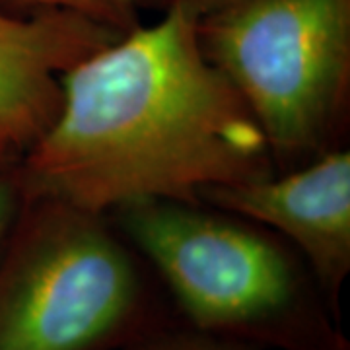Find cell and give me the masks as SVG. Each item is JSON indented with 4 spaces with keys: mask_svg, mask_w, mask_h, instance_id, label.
Instances as JSON below:
<instances>
[{
    "mask_svg": "<svg viewBox=\"0 0 350 350\" xmlns=\"http://www.w3.org/2000/svg\"><path fill=\"white\" fill-rule=\"evenodd\" d=\"M273 172L265 135L183 8L68 68L57 117L18 160L24 197L103 214L137 199L195 202Z\"/></svg>",
    "mask_w": 350,
    "mask_h": 350,
    "instance_id": "cell-1",
    "label": "cell"
},
{
    "mask_svg": "<svg viewBox=\"0 0 350 350\" xmlns=\"http://www.w3.org/2000/svg\"><path fill=\"white\" fill-rule=\"evenodd\" d=\"M107 216L185 325L261 350H350L312 271L273 230L202 200L137 199Z\"/></svg>",
    "mask_w": 350,
    "mask_h": 350,
    "instance_id": "cell-2",
    "label": "cell"
},
{
    "mask_svg": "<svg viewBox=\"0 0 350 350\" xmlns=\"http://www.w3.org/2000/svg\"><path fill=\"white\" fill-rule=\"evenodd\" d=\"M103 213L24 197L0 253V350H121L167 315Z\"/></svg>",
    "mask_w": 350,
    "mask_h": 350,
    "instance_id": "cell-3",
    "label": "cell"
},
{
    "mask_svg": "<svg viewBox=\"0 0 350 350\" xmlns=\"http://www.w3.org/2000/svg\"><path fill=\"white\" fill-rule=\"evenodd\" d=\"M199 43L265 135L275 172L340 148L350 119V0H238Z\"/></svg>",
    "mask_w": 350,
    "mask_h": 350,
    "instance_id": "cell-4",
    "label": "cell"
},
{
    "mask_svg": "<svg viewBox=\"0 0 350 350\" xmlns=\"http://www.w3.org/2000/svg\"><path fill=\"white\" fill-rule=\"evenodd\" d=\"M199 200L273 230L300 253L340 319L350 275V150L340 146L286 172L220 185Z\"/></svg>",
    "mask_w": 350,
    "mask_h": 350,
    "instance_id": "cell-5",
    "label": "cell"
},
{
    "mask_svg": "<svg viewBox=\"0 0 350 350\" xmlns=\"http://www.w3.org/2000/svg\"><path fill=\"white\" fill-rule=\"evenodd\" d=\"M121 33L75 14L0 10V131L24 154L61 107V76Z\"/></svg>",
    "mask_w": 350,
    "mask_h": 350,
    "instance_id": "cell-6",
    "label": "cell"
},
{
    "mask_svg": "<svg viewBox=\"0 0 350 350\" xmlns=\"http://www.w3.org/2000/svg\"><path fill=\"white\" fill-rule=\"evenodd\" d=\"M0 10L27 18L43 12H66L126 33L140 24V0H0Z\"/></svg>",
    "mask_w": 350,
    "mask_h": 350,
    "instance_id": "cell-7",
    "label": "cell"
},
{
    "mask_svg": "<svg viewBox=\"0 0 350 350\" xmlns=\"http://www.w3.org/2000/svg\"><path fill=\"white\" fill-rule=\"evenodd\" d=\"M121 350H261L251 345L214 337L185 323L167 321L148 331Z\"/></svg>",
    "mask_w": 350,
    "mask_h": 350,
    "instance_id": "cell-8",
    "label": "cell"
},
{
    "mask_svg": "<svg viewBox=\"0 0 350 350\" xmlns=\"http://www.w3.org/2000/svg\"><path fill=\"white\" fill-rule=\"evenodd\" d=\"M24 202V191L18 177V162L0 167V253L12 230L14 220Z\"/></svg>",
    "mask_w": 350,
    "mask_h": 350,
    "instance_id": "cell-9",
    "label": "cell"
},
{
    "mask_svg": "<svg viewBox=\"0 0 350 350\" xmlns=\"http://www.w3.org/2000/svg\"><path fill=\"white\" fill-rule=\"evenodd\" d=\"M238 0H140V8H158L160 12L167 8H183L187 12L202 18L206 14L222 10Z\"/></svg>",
    "mask_w": 350,
    "mask_h": 350,
    "instance_id": "cell-10",
    "label": "cell"
},
{
    "mask_svg": "<svg viewBox=\"0 0 350 350\" xmlns=\"http://www.w3.org/2000/svg\"><path fill=\"white\" fill-rule=\"evenodd\" d=\"M18 160H20V152L16 150V146L0 131V167H6Z\"/></svg>",
    "mask_w": 350,
    "mask_h": 350,
    "instance_id": "cell-11",
    "label": "cell"
}]
</instances>
